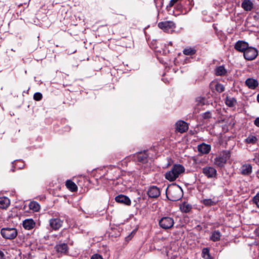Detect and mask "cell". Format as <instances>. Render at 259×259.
I'll return each mask as SVG.
<instances>
[{
    "label": "cell",
    "instance_id": "15",
    "mask_svg": "<svg viewBox=\"0 0 259 259\" xmlns=\"http://www.w3.org/2000/svg\"><path fill=\"white\" fill-rule=\"evenodd\" d=\"M23 226L26 230H31L35 227V223L32 219H27L23 223Z\"/></svg>",
    "mask_w": 259,
    "mask_h": 259
},
{
    "label": "cell",
    "instance_id": "38",
    "mask_svg": "<svg viewBox=\"0 0 259 259\" xmlns=\"http://www.w3.org/2000/svg\"><path fill=\"white\" fill-rule=\"evenodd\" d=\"M256 234L257 235L259 236V228H258L256 230Z\"/></svg>",
    "mask_w": 259,
    "mask_h": 259
},
{
    "label": "cell",
    "instance_id": "19",
    "mask_svg": "<svg viewBox=\"0 0 259 259\" xmlns=\"http://www.w3.org/2000/svg\"><path fill=\"white\" fill-rule=\"evenodd\" d=\"M191 206L189 205V203H188L186 202L182 203L181 204L180 206V209L181 211L182 212L187 213L188 212L191 210Z\"/></svg>",
    "mask_w": 259,
    "mask_h": 259
},
{
    "label": "cell",
    "instance_id": "17",
    "mask_svg": "<svg viewBox=\"0 0 259 259\" xmlns=\"http://www.w3.org/2000/svg\"><path fill=\"white\" fill-rule=\"evenodd\" d=\"M10 205V201L7 197H2L0 199V207L2 209L7 208L9 207Z\"/></svg>",
    "mask_w": 259,
    "mask_h": 259
},
{
    "label": "cell",
    "instance_id": "36",
    "mask_svg": "<svg viewBox=\"0 0 259 259\" xmlns=\"http://www.w3.org/2000/svg\"><path fill=\"white\" fill-rule=\"evenodd\" d=\"M91 259H103V258L100 255L95 254L92 257Z\"/></svg>",
    "mask_w": 259,
    "mask_h": 259
},
{
    "label": "cell",
    "instance_id": "16",
    "mask_svg": "<svg viewBox=\"0 0 259 259\" xmlns=\"http://www.w3.org/2000/svg\"><path fill=\"white\" fill-rule=\"evenodd\" d=\"M246 84L247 86L251 89H255L258 86V82L256 80L253 78H249L246 81Z\"/></svg>",
    "mask_w": 259,
    "mask_h": 259
},
{
    "label": "cell",
    "instance_id": "1",
    "mask_svg": "<svg viewBox=\"0 0 259 259\" xmlns=\"http://www.w3.org/2000/svg\"><path fill=\"white\" fill-rule=\"evenodd\" d=\"M166 195L170 201H179L183 196V190L177 184H172L169 185L166 190Z\"/></svg>",
    "mask_w": 259,
    "mask_h": 259
},
{
    "label": "cell",
    "instance_id": "30",
    "mask_svg": "<svg viewBox=\"0 0 259 259\" xmlns=\"http://www.w3.org/2000/svg\"><path fill=\"white\" fill-rule=\"evenodd\" d=\"M258 139L257 137L253 135L249 137L246 140V142L247 144H255L257 142Z\"/></svg>",
    "mask_w": 259,
    "mask_h": 259
},
{
    "label": "cell",
    "instance_id": "31",
    "mask_svg": "<svg viewBox=\"0 0 259 259\" xmlns=\"http://www.w3.org/2000/svg\"><path fill=\"white\" fill-rule=\"evenodd\" d=\"M215 88H216V90L217 91L219 92V93H222L223 92H224V90H225V88H224V86L222 85V84H217L216 86H215Z\"/></svg>",
    "mask_w": 259,
    "mask_h": 259
},
{
    "label": "cell",
    "instance_id": "4",
    "mask_svg": "<svg viewBox=\"0 0 259 259\" xmlns=\"http://www.w3.org/2000/svg\"><path fill=\"white\" fill-rule=\"evenodd\" d=\"M258 55V51L253 47L247 48L244 52V57L247 60H253L256 58Z\"/></svg>",
    "mask_w": 259,
    "mask_h": 259
},
{
    "label": "cell",
    "instance_id": "25",
    "mask_svg": "<svg viewBox=\"0 0 259 259\" xmlns=\"http://www.w3.org/2000/svg\"><path fill=\"white\" fill-rule=\"evenodd\" d=\"M225 103L228 107H232L234 106L236 104V100L234 98L227 97L225 100Z\"/></svg>",
    "mask_w": 259,
    "mask_h": 259
},
{
    "label": "cell",
    "instance_id": "18",
    "mask_svg": "<svg viewBox=\"0 0 259 259\" xmlns=\"http://www.w3.org/2000/svg\"><path fill=\"white\" fill-rule=\"evenodd\" d=\"M172 171L174 173L179 176L180 174L183 173L185 172V169L182 165H176L174 166Z\"/></svg>",
    "mask_w": 259,
    "mask_h": 259
},
{
    "label": "cell",
    "instance_id": "6",
    "mask_svg": "<svg viewBox=\"0 0 259 259\" xmlns=\"http://www.w3.org/2000/svg\"><path fill=\"white\" fill-rule=\"evenodd\" d=\"M174 222L173 219L169 217H165L160 221V225L164 229H169L173 226Z\"/></svg>",
    "mask_w": 259,
    "mask_h": 259
},
{
    "label": "cell",
    "instance_id": "8",
    "mask_svg": "<svg viewBox=\"0 0 259 259\" xmlns=\"http://www.w3.org/2000/svg\"><path fill=\"white\" fill-rule=\"evenodd\" d=\"M147 194L151 198L158 197L160 195V189L156 186H152L148 189Z\"/></svg>",
    "mask_w": 259,
    "mask_h": 259
},
{
    "label": "cell",
    "instance_id": "2",
    "mask_svg": "<svg viewBox=\"0 0 259 259\" xmlns=\"http://www.w3.org/2000/svg\"><path fill=\"white\" fill-rule=\"evenodd\" d=\"M230 153L229 151H223L221 156H219L215 159V164L220 167H223L226 164L227 160L230 158Z\"/></svg>",
    "mask_w": 259,
    "mask_h": 259
},
{
    "label": "cell",
    "instance_id": "13",
    "mask_svg": "<svg viewBox=\"0 0 259 259\" xmlns=\"http://www.w3.org/2000/svg\"><path fill=\"white\" fill-rule=\"evenodd\" d=\"M198 150L202 154H208L211 150V147L210 145L203 143L198 146Z\"/></svg>",
    "mask_w": 259,
    "mask_h": 259
},
{
    "label": "cell",
    "instance_id": "34",
    "mask_svg": "<svg viewBox=\"0 0 259 259\" xmlns=\"http://www.w3.org/2000/svg\"><path fill=\"white\" fill-rule=\"evenodd\" d=\"M253 203H255L257 206L259 208V193H257L255 197H253Z\"/></svg>",
    "mask_w": 259,
    "mask_h": 259
},
{
    "label": "cell",
    "instance_id": "7",
    "mask_svg": "<svg viewBox=\"0 0 259 259\" xmlns=\"http://www.w3.org/2000/svg\"><path fill=\"white\" fill-rule=\"evenodd\" d=\"M176 130L180 133L186 132L188 130L189 127L187 123L183 121H179L176 124Z\"/></svg>",
    "mask_w": 259,
    "mask_h": 259
},
{
    "label": "cell",
    "instance_id": "26",
    "mask_svg": "<svg viewBox=\"0 0 259 259\" xmlns=\"http://www.w3.org/2000/svg\"><path fill=\"white\" fill-rule=\"evenodd\" d=\"M221 234L218 231H216L213 232L212 235L211 236L210 239L213 242H218L220 240Z\"/></svg>",
    "mask_w": 259,
    "mask_h": 259
},
{
    "label": "cell",
    "instance_id": "33",
    "mask_svg": "<svg viewBox=\"0 0 259 259\" xmlns=\"http://www.w3.org/2000/svg\"><path fill=\"white\" fill-rule=\"evenodd\" d=\"M203 202L204 205L207 206H210L215 204L214 202L212 201L211 199H205L203 201Z\"/></svg>",
    "mask_w": 259,
    "mask_h": 259
},
{
    "label": "cell",
    "instance_id": "27",
    "mask_svg": "<svg viewBox=\"0 0 259 259\" xmlns=\"http://www.w3.org/2000/svg\"><path fill=\"white\" fill-rule=\"evenodd\" d=\"M56 249L57 251H58L59 253H64L67 251L68 247L66 244H62L57 246L56 247Z\"/></svg>",
    "mask_w": 259,
    "mask_h": 259
},
{
    "label": "cell",
    "instance_id": "20",
    "mask_svg": "<svg viewBox=\"0 0 259 259\" xmlns=\"http://www.w3.org/2000/svg\"><path fill=\"white\" fill-rule=\"evenodd\" d=\"M165 177H166V179L169 180V181L172 182L174 181L175 180L177 179L179 176L174 173L173 171L172 170L166 173Z\"/></svg>",
    "mask_w": 259,
    "mask_h": 259
},
{
    "label": "cell",
    "instance_id": "10",
    "mask_svg": "<svg viewBox=\"0 0 259 259\" xmlns=\"http://www.w3.org/2000/svg\"><path fill=\"white\" fill-rule=\"evenodd\" d=\"M203 173L208 178H214L217 175V171L212 167H206L203 169Z\"/></svg>",
    "mask_w": 259,
    "mask_h": 259
},
{
    "label": "cell",
    "instance_id": "37",
    "mask_svg": "<svg viewBox=\"0 0 259 259\" xmlns=\"http://www.w3.org/2000/svg\"><path fill=\"white\" fill-rule=\"evenodd\" d=\"M254 123H255V125L257 127H259V117L256 119Z\"/></svg>",
    "mask_w": 259,
    "mask_h": 259
},
{
    "label": "cell",
    "instance_id": "32",
    "mask_svg": "<svg viewBox=\"0 0 259 259\" xmlns=\"http://www.w3.org/2000/svg\"><path fill=\"white\" fill-rule=\"evenodd\" d=\"M43 98V95L41 93H36L35 94V95L33 96V99L37 101H39Z\"/></svg>",
    "mask_w": 259,
    "mask_h": 259
},
{
    "label": "cell",
    "instance_id": "28",
    "mask_svg": "<svg viewBox=\"0 0 259 259\" xmlns=\"http://www.w3.org/2000/svg\"><path fill=\"white\" fill-rule=\"evenodd\" d=\"M183 53L184 54L187 55V56H191V55H193L195 54L196 50L193 48L189 47V48H187L186 49H185L183 51Z\"/></svg>",
    "mask_w": 259,
    "mask_h": 259
},
{
    "label": "cell",
    "instance_id": "14",
    "mask_svg": "<svg viewBox=\"0 0 259 259\" xmlns=\"http://www.w3.org/2000/svg\"><path fill=\"white\" fill-rule=\"evenodd\" d=\"M240 171L242 174L244 175H249L252 172V167L250 164H245L242 166Z\"/></svg>",
    "mask_w": 259,
    "mask_h": 259
},
{
    "label": "cell",
    "instance_id": "22",
    "mask_svg": "<svg viewBox=\"0 0 259 259\" xmlns=\"http://www.w3.org/2000/svg\"><path fill=\"white\" fill-rule=\"evenodd\" d=\"M242 7L246 11H249L253 7V4L249 1H244L242 4Z\"/></svg>",
    "mask_w": 259,
    "mask_h": 259
},
{
    "label": "cell",
    "instance_id": "35",
    "mask_svg": "<svg viewBox=\"0 0 259 259\" xmlns=\"http://www.w3.org/2000/svg\"><path fill=\"white\" fill-rule=\"evenodd\" d=\"M203 118L205 119H210L211 117V113L210 112H206V113H205L203 115Z\"/></svg>",
    "mask_w": 259,
    "mask_h": 259
},
{
    "label": "cell",
    "instance_id": "23",
    "mask_svg": "<svg viewBox=\"0 0 259 259\" xmlns=\"http://www.w3.org/2000/svg\"><path fill=\"white\" fill-rule=\"evenodd\" d=\"M227 71L224 66H220L215 70V74L217 76H222L226 74Z\"/></svg>",
    "mask_w": 259,
    "mask_h": 259
},
{
    "label": "cell",
    "instance_id": "21",
    "mask_svg": "<svg viewBox=\"0 0 259 259\" xmlns=\"http://www.w3.org/2000/svg\"><path fill=\"white\" fill-rule=\"evenodd\" d=\"M66 186L68 190L72 192H76L78 190V187L75 183L70 180H68L66 182Z\"/></svg>",
    "mask_w": 259,
    "mask_h": 259
},
{
    "label": "cell",
    "instance_id": "39",
    "mask_svg": "<svg viewBox=\"0 0 259 259\" xmlns=\"http://www.w3.org/2000/svg\"><path fill=\"white\" fill-rule=\"evenodd\" d=\"M257 101L259 102V94L257 96Z\"/></svg>",
    "mask_w": 259,
    "mask_h": 259
},
{
    "label": "cell",
    "instance_id": "11",
    "mask_svg": "<svg viewBox=\"0 0 259 259\" xmlns=\"http://www.w3.org/2000/svg\"><path fill=\"white\" fill-rule=\"evenodd\" d=\"M115 199L117 203H124L128 206H130L131 204V201L129 197L124 195H119L115 197Z\"/></svg>",
    "mask_w": 259,
    "mask_h": 259
},
{
    "label": "cell",
    "instance_id": "24",
    "mask_svg": "<svg viewBox=\"0 0 259 259\" xmlns=\"http://www.w3.org/2000/svg\"><path fill=\"white\" fill-rule=\"evenodd\" d=\"M29 207L31 210L34 212H38L41 208L40 206L36 201H31V203H29Z\"/></svg>",
    "mask_w": 259,
    "mask_h": 259
},
{
    "label": "cell",
    "instance_id": "29",
    "mask_svg": "<svg viewBox=\"0 0 259 259\" xmlns=\"http://www.w3.org/2000/svg\"><path fill=\"white\" fill-rule=\"evenodd\" d=\"M202 257L205 259H212V257L210 254V251L208 249H204L202 252Z\"/></svg>",
    "mask_w": 259,
    "mask_h": 259
},
{
    "label": "cell",
    "instance_id": "3",
    "mask_svg": "<svg viewBox=\"0 0 259 259\" xmlns=\"http://www.w3.org/2000/svg\"><path fill=\"white\" fill-rule=\"evenodd\" d=\"M1 234L5 239L13 240L17 235V231L14 228H3L1 230Z\"/></svg>",
    "mask_w": 259,
    "mask_h": 259
},
{
    "label": "cell",
    "instance_id": "9",
    "mask_svg": "<svg viewBox=\"0 0 259 259\" xmlns=\"http://www.w3.org/2000/svg\"><path fill=\"white\" fill-rule=\"evenodd\" d=\"M248 47H249V44L246 42L238 41L236 43L234 48L237 51L241 52H244V51H246V50L248 48Z\"/></svg>",
    "mask_w": 259,
    "mask_h": 259
},
{
    "label": "cell",
    "instance_id": "12",
    "mask_svg": "<svg viewBox=\"0 0 259 259\" xmlns=\"http://www.w3.org/2000/svg\"><path fill=\"white\" fill-rule=\"evenodd\" d=\"M50 225L54 230H58L62 226V222L59 219H53L50 221Z\"/></svg>",
    "mask_w": 259,
    "mask_h": 259
},
{
    "label": "cell",
    "instance_id": "5",
    "mask_svg": "<svg viewBox=\"0 0 259 259\" xmlns=\"http://www.w3.org/2000/svg\"><path fill=\"white\" fill-rule=\"evenodd\" d=\"M158 27L167 33L173 31L176 27L175 24L172 22H162L158 24Z\"/></svg>",
    "mask_w": 259,
    "mask_h": 259
}]
</instances>
